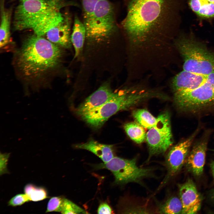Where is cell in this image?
<instances>
[{
	"mask_svg": "<svg viewBox=\"0 0 214 214\" xmlns=\"http://www.w3.org/2000/svg\"><path fill=\"white\" fill-rule=\"evenodd\" d=\"M179 0H130L121 23L131 44L169 37L175 25Z\"/></svg>",
	"mask_w": 214,
	"mask_h": 214,
	"instance_id": "cell-1",
	"label": "cell"
},
{
	"mask_svg": "<svg viewBox=\"0 0 214 214\" xmlns=\"http://www.w3.org/2000/svg\"><path fill=\"white\" fill-rule=\"evenodd\" d=\"M61 48L34 33L24 40L16 52L14 64L19 77L26 83H45L60 66Z\"/></svg>",
	"mask_w": 214,
	"mask_h": 214,
	"instance_id": "cell-2",
	"label": "cell"
},
{
	"mask_svg": "<svg viewBox=\"0 0 214 214\" xmlns=\"http://www.w3.org/2000/svg\"><path fill=\"white\" fill-rule=\"evenodd\" d=\"M79 7L74 1L65 0H27L21 1L14 14V29L32 30L35 34L45 35L57 22L63 8Z\"/></svg>",
	"mask_w": 214,
	"mask_h": 214,
	"instance_id": "cell-3",
	"label": "cell"
},
{
	"mask_svg": "<svg viewBox=\"0 0 214 214\" xmlns=\"http://www.w3.org/2000/svg\"><path fill=\"white\" fill-rule=\"evenodd\" d=\"M80 0L87 40L97 43L110 38L118 29L112 3L109 0Z\"/></svg>",
	"mask_w": 214,
	"mask_h": 214,
	"instance_id": "cell-4",
	"label": "cell"
},
{
	"mask_svg": "<svg viewBox=\"0 0 214 214\" xmlns=\"http://www.w3.org/2000/svg\"><path fill=\"white\" fill-rule=\"evenodd\" d=\"M153 96L152 90L134 87L114 92L102 106L80 116L92 127L98 128L117 112L127 109Z\"/></svg>",
	"mask_w": 214,
	"mask_h": 214,
	"instance_id": "cell-5",
	"label": "cell"
},
{
	"mask_svg": "<svg viewBox=\"0 0 214 214\" xmlns=\"http://www.w3.org/2000/svg\"><path fill=\"white\" fill-rule=\"evenodd\" d=\"M175 45L183 57V70L208 75L214 72V52L192 38L181 36Z\"/></svg>",
	"mask_w": 214,
	"mask_h": 214,
	"instance_id": "cell-6",
	"label": "cell"
},
{
	"mask_svg": "<svg viewBox=\"0 0 214 214\" xmlns=\"http://www.w3.org/2000/svg\"><path fill=\"white\" fill-rule=\"evenodd\" d=\"M174 101L182 111L196 113L214 108V72L204 84L191 91L173 93Z\"/></svg>",
	"mask_w": 214,
	"mask_h": 214,
	"instance_id": "cell-7",
	"label": "cell"
},
{
	"mask_svg": "<svg viewBox=\"0 0 214 214\" xmlns=\"http://www.w3.org/2000/svg\"><path fill=\"white\" fill-rule=\"evenodd\" d=\"M136 159H125L114 157L109 161L96 165L97 169H106L111 172L115 183L123 185L130 182L140 183L144 178L152 177L153 169L139 167Z\"/></svg>",
	"mask_w": 214,
	"mask_h": 214,
	"instance_id": "cell-8",
	"label": "cell"
},
{
	"mask_svg": "<svg viewBox=\"0 0 214 214\" xmlns=\"http://www.w3.org/2000/svg\"><path fill=\"white\" fill-rule=\"evenodd\" d=\"M157 118L155 124L146 133L149 150L147 161L153 155L164 153L173 142L169 113L164 112Z\"/></svg>",
	"mask_w": 214,
	"mask_h": 214,
	"instance_id": "cell-9",
	"label": "cell"
},
{
	"mask_svg": "<svg viewBox=\"0 0 214 214\" xmlns=\"http://www.w3.org/2000/svg\"><path fill=\"white\" fill-rule=\"evenodd\" d=\"M197 133V131L195 132L188 138L173 147L169 151L166 159V174L158 189L161 188L181 169L185 162Z\"/></svg>",
	"mask_w": 214,
	"mask_h": 214,
	"instance_id": "cell-10",
	"label": "cell"
},
{
	"mask_svg": "<svg viewBox=\"0 0 214 214\" xmlns=\"http://www.w3.org/2000/svg\"><path fill=\"white\" fill-rule=\"evenodd\" d=\"M71 23L70 14L65 13L63 19L46 33L47 39L61 48H70L72 45L70 35Z\"/></svg>",
	"mask_w": 214,
	"mask_h": 214,
	"instance_id": "cell-11",
	"label": "cell"
},
{
	"mask_svg": "<svg viewBox=\"0 0 214 214\" xmlns=\"http://www.w3.org/2000/svg\"><path fill=\"white\" fill-rule=\"evenodd\" d=\"M179 194L182 207V214H194L199 210L202 199L192 180L189 179L180 185Z\"/></svg>",
	"mask_w": 214,
	"mask_h": 214,
	"instance_id": "cell-12",
	"label": "cell"
},
{
	"mask_svg": "<svg viewBox=\"0 0 214 214\" xmlns=\"http://www.w3.org/2000/svg\"><path fill=\"white\" fill-rule=\"evenodd\" d=\"M208 75L183 70L174 76L171 80V86L173 93L195 89L204 84Z\"/></svg>",
	"mask_w": 214,
	"mask_h": 214,
	"instance_id": "cell-13",
	"label": "cell"
},
{
	"mask_svg": "<svg viewBox=\"0 0 214 214\" xmlns=\"http://www.w3.org/2000/svg\"><path fill=\"white\" fill-rule=\"evenodd\" d=\"M113 92L109 86L103 84L87 97L77 109L80 116L100 107L113 96Z\"/></svg>",
	"mask_w": 214,
	"mask_h": 214,
	"instance_id": "cell-14",
	"label": "cell"
},
{
	"mask_svg": "<svg viewBox=\"0 0 214 214\" xmlns=\"http://www.w3.org/2000/svg\"><path fill=\"white\" fill-rule=\"evenodd\" d=\"M207 143L205 140L197 143L187 158L185 162L188 168L196 176L200 175L203 172Z\"/></svg>",
	"mask_w": 214,
	"mask_h": 214,
	"instance_id": "cell-15",
	"label": "cell"
},
{
	"mask_svg": "<svg viewBox=\"0 0 214 214\" xmlns=\"http://www.w3.org/2000/svg\"><path fill=\"white\" fill-rule=\"evenodd\" d=\"M75 147L90 151L99 157L103 163L109 161L115 157L112 145L101 144L93 140L76 144Z\"/></svg>",
	"mask_w": 214,
	"mask_h": 214,
	"instance_id": "cell-16",
	"label": "cell"
},
{
	"mask_svg": "<svg viewBox=\"0 0 214 214\" xmlns=\"http://www.w3.org/2000/svg\"><path fill=\"white\" fill-rule=\"evenodd\" d=\"M86 30L83 22L75 15L71 35V43L75 51L74 58L77 57L81 53L86 39Z\"/></svg>",
	"mask_w": 214,
	"mask_h": 214,
	"instance_id": "cell-17",
	"label": "cell"
},
{
	"mask_svg": "<svg viewBox=\"0 0 214 214\" xmlns=\"http://www.w3.org/2000/svg\"><path fill=\"white\" fill-rule=\"evenodd\" d=\"M3 2L1 6V20L0 27V47L4 48L10 42V26L12 10L6 9L4 7Z\"/></svg>",
	"mask_w": 214,
	"mask_h": 214,
	"instance_id": "cell-18",
	"label": "cell"
},
{
	"mask_svg": "<svg viewBox=\"0 0 214 214\" xmlns=\"http://www.w3.org/2000/svg\"><path fill=\"white\" fill-rule=\"evenodd\" d=\"M189 4L192 10L200 17H214V4L207 0H189Z\"/></svg>",
	"mask_w": 214,
	"mask_h": 214,
	"instance_id": "cell-19",
	"label": "cell"
},
{
	"mask_svg": "<svg viewBox=\"0 0 214 214\" xmlns=\"http://www.w3.org/2000/svg\"><path fill=\"white\" fill-rule=\"evenodd\" d=\"M124 128L129 137L137 143L143 142L146 139V133L144 128L137 123H127L124 125Z\"/></svg>",
	"mask_w": 214,
	"mask_h": 214,
	"instance_id": "cell-20",
	"label": "cell"
},
{
	"mask_svg": "<svg viewBox=\"0 0 214 214\" xmlns=\"http://www.w3.org/2000/svg\"><path fill=\"white\" fill-rule=\"evenodd\" d=\"M133 116L137 123L143 128L149 129L155 124L157 118L145 109H138L133 112Z\"/></svg>",
	"mask_w": 214,
	"mask_h": 214,
	"instance_id": "cell-21",
	"label": "cell"
},
{
	"mask_svg": "<svg viewBox=\"0 0 214 214\" xmlns=\"http://www.w3.org/2000/svg\"><path fill=\"white\" fill-rule=\"evenodd\" d=\"M182 204L180 198L173 196L168 199L159 207V213L162 214H182Z\"/></svg>",
	"mask_w": 214,
	"mask_h": 214,
	"instance_id": "cell-22",
	"label": "cell"
},
{
	"mask_svg": "<svg viewBox=\"0 0 214 214\" xmlns=\"http://www.w3.org/2000/svg\"><path fill=\"white\" fill-rule=\"evenodd\" d=\"M24 191L30 201H39L48 197V192L45 188L37 186L32 184H28L26 185Z\"/></svg>",
	"mask_w": 214,
	"mask_h": 214,
	"instance_id": "cell-23",
	"label": "cell"
},
{
	"mask_svg": "<svg viewBox=\"0 0 214 214\" xmlns=\"http://www.w3.org/2000/svg\"><path fill=\"white\" fill-rule=\"evenodd\" d=\"M61 213L62 214L87 213L83 209L65 198Z\"/></svg>",
	"mask_w": 214,
	"mask_h": 214,
	"instance_id": "cell-24",
	"label": "cell"
},
{
	"mask_svg": "<svg viewBox=\"0 0 214 214\" xmlns=\"http://www.w3.org/2000/svg\"><path fill=\"white\" fill-rule=\"evenodd\" d=\"M65 198L62 196L51 198L48 202L46 213L51 212H61Z\"/></svg>",
	"mask_w": 214,
	"mask_h": 214,
	"instance_id": "cell-25",
	"label": "cell"
},
{
	"mask_svg": "<svg viewBox=\"0 0 214 214\" xmlns=\"http://www.w3.org/2000/svg\"><path fill=\"white\" fill-rule=\"evenodd\" d=\"M27 196L24 194H18L12 197L8 202V205L12 207L20 206L30 201Z\"/></svg>",
	"mask_w": 214,
	"mask_h": 214,
	"instance_id": "cell-26",
	"label": "cell"
},
{
	"mask_svg": "<svg viewBox=\"0 0 214 214\" xmlns=\"http://www.w3.org/2000/svg\"><path fill=\"white\" fill-rule=\"evenodd\" d=\"M10 155L9 153L0 154V175L8 173L7 169V162Z\"/></svg>",
	"mask_w": 214,
	"mask_h": 214,
	"instance_id": "cell-27",
	"label": "cell"
},
{
	"mask_svg": "<svg viewBox=\"0 0 214 214\" xmlns=\"http://www.w3.org/2000/svg\"><path fill=\"white\" fill-rule=\"evenodd\" d=\"M97 213L98 214H111L113 211L108 204L106 202H102L98 207Z\"/></svg>",
	"mask_w": 214,
	"mask_h": 214,
	"instance_id": "cell-28",
	"label": "cell"
},
{
	"mask_svg": "<svg viewBox=\"0 0 214 214\" xmlns=\"http://www.w3.org/2000/svg\"><path fill=\"white\" fill-rule=\"evenodd\" d=\"M210 167L212 170V174L214 179V161L211 162L210 164Z\"/></svg>",
	"mask_w": 214,
	"mask_h": 214,
	"instance_id": "cell-29",
	"label": "cell"
},
{
	"mask_svg": "<svg viewBox=\"0 0 214 214\" xmlns=\"http://www.w3.org/2000/svg\"><path fill=\"white\" fill-rule=\"evenodd\" d=\"M209 1L214 4V0H207Z\"/></svg>",
	"mask_w": 214,
	"mask_h": 214,
	"instance_id": "cell-30",
	"label": "cell"
},
{
	"mask_svg": "<svg viewBox=\"0 0 214 214\" xmlns=\"http://www.w3.org/2000/svg\"><path fill=\"white\" fill-rule=\"evenodd\" d=\"M212 198L213 199V200H214V191L213 192L212 195Z\"/></svg>",
	"mask_w": 214,
	"mask_h": 214,
	"instance_id": "cell-31",
	"label": "cell"
},
{
	"mask_svg": "<svg viewBox=\"0 0 214 214\" xmlns=\"http://www.w3.org/2000/svg\"><path fill=\"white\" fill-rule=\"evenodd\" d=\"M20 0L21 1H26V0Z\"/></svg>",
	"mask_w": 214,
	"mask_h": 214,
	"instance_id": "cell-32",
	"label": "cell"
},
{
	"mask_svg": "<svg viewBox=\"0 0 214 214\" xmlns=\"http://www.w3.org/2000/svg\"></svg>",
	"mask_w": 214,
	"mask_h": 214,
	"instance_id": "cell-33",
	"label": "cell"
}]
</instances>
